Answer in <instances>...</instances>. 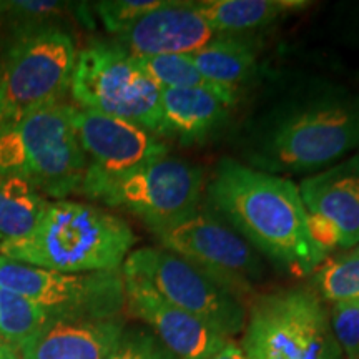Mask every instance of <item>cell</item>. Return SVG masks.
Listing matches in <instances>:
<instances>
[{
  "mask_svg": "<svg viewBox=\"0 0 359 359\" xmlns=\"http://www.w3.org/2000/svg\"><path fill=\"white\" fill-rule=\"evenodd\" d=\"M241 348L248 359H343L330 313L309 288L258 296L246 316Z\"/></svg>",
  "mask_w": 359,
  "mask_h": 359,
  "instance_id": "obj_5",
  "label": "cell"
},
{
  "mask_svg": "<svg viewBox=\"0 0 359 359\" xmlns=\"http://www.w3.org/2000/svg\"><path fill=\"white\" fill-rule=\"evenodd\" d=\"M125 331L116 316L52 318L24 348L22 359H107Z\"/></svg>",
  "mask_w": 359,
  "mask_h": 359,
  "instance_id": "obj_16",
  "label": "cell"
},
{
  "mask_svg": "<svg viewBox=\"0 0 359 359\" xmlns=\"http://www.w3.org/2000/svg\"><path fill=\"white\" fill-rule=\"evenodd\" d=\"M70 6L65 2H2L0 13L7 20H17L20 25V34L30 30L42 29L53 25L50 20L64 15L70 11Z\"/></svg>",
  "mask_w": 359,
  "mask_h": 359,
  "instance_id": "obj_24",
  "label": "cell"
},
{
  "mask_svg": "<svg viewBox=\"0 0 359 359\" xmlns=\"http://www.w3.org/2000/svg\"><path fill=\"white\" fill-rule=\"evenodd\" d=\"M0 359H22L20 349L0 338Z\"/></svg>",
  "mask_w": 359,
  "mask_h": 359,
  "instance_id": "obj_29",
  "label": "cell"
},
{
  "mask_svg": "<svg viewBox=\"0 0 359 359\" xmlns=\"http://www.w3.org/2000/svg\"><path fill=\"white\" fill-rule=\"evenodd\" d=\"M122 275L148 283L161 298L196 316L224 338L231 339L245 331L248 309L243 299L172 251L133 250L122 264Z\"/></svg>",
  "mask_w": 359,
  "mask_h": 359,
  "instance_id": "obj_9",
  "label": "cell"
},
{
  "mask_svg": "<svg viewBox=\"0 0 359 359\" xmlns=\"http://www.w3.org/2000/svg\"><path fill=\"white\" fill-rule=\"evenodd\" d=\"M351 35L359 42V6L354 7V17H353V30Z\"/></svg>",
  "mask_w": 359,
  "mask_h": 359,
  "instance_id": "obj_30",
  "label": "cell"
},
{
  "mask_svg": "<svg viewBox=\"0 0 359 359\" xmlns=\"http://www.w3.org/2000/svg\"><path fill=\"white\" fill-rule=\"evenodd\" d=\"M196 7L218 35H245L309 7L306 0H203Z\"/></svg>",
  "mask_w": 359,
  "mask_h": 359,
  "instance_id": "obj_19",
  "label": "cell"
},
{
  "mask_svg": "<svg viewBox=\"0 0 359 359\" xmlns=\"http://www.w3.org/2000/svg\"><path fill=\"white\" fill-rule=\"evenodd\" d=\"M201 190V170L167 155L93 188L85 198L125 210L155 235L198 212Z\"/></svg>",
  "mask_w": 359,
  "mask_h": 359,
  "instance_id": "obj_8",
  "label": "cell"
},
{
  "mask_svg": "<svg viewBox=\"0 0 359 359\" xmlns=\"http://www.w3.org/2000/svg\"><path fill=\"white\" fill-rule=\"evenodd\" d=\"M210 205L248 243L296 276H306L326 257L313 243L298 185L235 158H223L208 188Z\"/></svg>",
  "mask_w": 359,
  "mask_h": 359,
  "instance_id": "obj_1",
  "label": "cell"
},
{
  "mask_svg": "<svg viewBox=\"0 0 359 359\" xmlns=\"http://www.w3.org/2000/svg\"><path fill=\"white\" fill-rule=\"evenodd\" d=\"M85 170L72 103H57L0 125V178H20L45 198L64 200L80 193Z\"/></svg>",
  "mask_w": 359,
  "mask_h": 359,
  "instance_id": "obj_4",
  "label": "cell"
},
{
  "mask_svg": "<svg viewBox=\"0 0 359 359\" xmlns=\"http://www.w3.org/2000/svg\"><path fill=\"white\" fill-rule=\"evenodd\" d=\"M155 236L161 248L185 258L240 298L248 294L263 276L258 251L217 213L198 210L185 222Z\"/></svg>",
  "mask_w": 359,
  "mask_h": 359,
  "instance_id": "obj_11",
  "label": "cell"
},
{
  "mask_svg": "<svg viewBox=\"0 0 359 359\" xmlns=\"http://www.w3.org/2000/svg\"><path fill=\"white\" fill-rule=\"evenodd\" d=\"M298 190L309 236L326 258L359 245V155L309 175Z\"/></svg>",
  "mask_w": 359,
  "mask_h": 359,
  "instance_id": "obj_13",
  "label": "cell"
},
{
  "mask_svg": "<svg viewBox=\"0 0 359 359\" xmlns=\"http://www.w3.org/2000/svg\"><path fill=\"white\" fill-rule=\"evenodd\" d=\"M52 320L37 303L24 296L0 290V338L22 349Z\"/></svg>",
  "mask_w": 359,
  "mask_h": 359,
  "instance_id": "obj_22",
  "label": "cell"
},
{
  "mask_svg": "<svg viewBox=\"0 0 359 359\" xmlns=\"http://www.w3.org/2000/svg\"><path fill=\"white\" fill-rule=\"evenodd\" d=\"M161 4L163 0H105L95 4V11L107 32L120 35Z\"/></svg>",
  "mask_w": 359,
  "mask_h": 359,
  "instance_id": "obj_25",
  "label": "cell"
},
{
  "mask_svg": "<svg viewBox=\"0 0 359 359\" xmlns=\"http://www.w3.org/2000/svg\"><path fill=\"white\" fill-rule=\"evenodd\" d=\"M313 291L323 302L346 303L359 299V245L327 257L311 273Z\"/></svg>",
  "mask_w": 359,
  "mask_h": 359,
  "instance_id": "obj_21",
  "label": "cell"
},
{
  "mask_svg": "<svg viewBox=\"0 0 359 359\" xmlns=\"http://www.w3.org/2000/svg\"><path fill=\"white\" fill-rule=\"evenodd\" d=\"M143 72L151 79L160 90L168 88H215L219 92L224 90L215 87L201 77V74L191 62L190 55H158L137 58ZM230 93V92H226ZM233 95V93H231Z\"/></svg>",
  "mask_w": 359,
  "mask_h": 359,
  "instance_id": "obj_23",
  "label": "cell"
},
{
  "mask_svg": "<svg viewBox=\"0 0 359 359\" xmlns=\"http://www.w3.org/2000/svg\"><path fill=\"white\" fill-rule=\"evenodd\" d=\"M359 147V97L339 87L314 88L264 116L250 140V167L262 172L318 173Z\"/></svg>",
  "mask_w": 359,
  "mask_h": 359,
  "instance_id": "obj_2",
  "label": "cell"
},
{
  "mask_svg": "<svg viewBox=\"0 0 359 359\" xmlns=\"http://www.w3.org/2000/svg\"><path fill=\"white\" fill-rule=\"evenodd\" d=\"M77 53L72 35L57 25L19 34L0 69V125L62 103Z\"/></svg>",
  "mask_w": 359,
  "mask_h": 359,
  "instance_id": "obj_6",
  "label": "cell"
},
{
  "mask_svg": "<svg viewBox=\"0 0 359 359\" xmlns=\"http://www.w3.org/2000/svg\"><path fill=\"white\" fill-rule=\"evenodd\" d=\"M330 323L343 358L359 359V299L333 304Z\"/></svg>",
  "mask_w": 359,
  "mask_h": 359,
  "instance_id": "obj_26",
  "label": "cell"
},
{
  "mask_svg": "<svg viewBox=\"0 0 359 359\" xmlns=\"http://www.w3.org/2000/svg\"><path fill=\"white\" fill-rule=\"evenodd\" d=\"M0 290L37 303L52 318L98 314L116 316L125 303L122 269L60 273L0 257Z\"/></svg>",
  "mask_w": 359,
  "mask_h": 359,
  "instance_id": "obj_10",
  "label": "cell"
},
{
  "mask_svg": "<svg viewBox=\"0 0 359 359\" xmlns=\"http://www.w3.org/2000/svg\"><path fill=\"white\" fill-rule=\"evenodd\" d=\"M206 82L236 95L257 74V40L248 35H217L212 42L190 55Z\"/></svg>",
  "mask_w": 359,
  "mask_h": 359,
  "instance_id": "obj_18",
  "label": "cell"
},
{
  "mask_svg": "<svg viewBox=\"0 0 359 359\" xmlns=\"http://www.w3.org/2000/svg\"><path fill=\"white\" fill-rule=\"evenodd\" d=\"M123 286L130 311L151 327L160 343L177 359H210L228 339L196 316L161 298L148 283L123 276Z\"/></svg>",
  "mask_w": 359,
  "mask_h": 359,
  "instance_id": "obj_15",
  "label": "cell"
},
{
  "mask_svg": "<svg viewBox=\"0 0 359 359\" xmlns=\"http://www.w3.org/2000/svg\"><path fill=\"white\" fill-rule=\"evenodd\" d=\"M236 95L215 88L161 90V138H173L190 147L203 143L222 128Z\"/></svg>",
  "mask_w": 359,
  "mask_h": 359,
  "instance_id": "obj_17",
  "label": "cell"
},
{
  "mask_svg": "<svg viewBox=\"0 0 359 359\" xmlns=\"http://www.w3.org/2000/svg\"><path fill=\"white\" fill-rule=\"evenodd\" d=\"M210 359H248V356H246L241 344L235 343L233 339H226L223 346Z\"/></svg>",
  "mask_w": 359,
  "mask_h": 359,
  "instance_id": "obj_28",
  "label": "cell"
},
{
  "mask_svg": "<svg viewBox=\"0 0 359 359\" xmlns=\"http://www.w3.org/2000/svg\"><path fill=\"white\" fill-rule=\"evenodd\" d=\"M48 205L50 201L24 180L0 178V243L30 235Z\"/></svg>",
  "mask_w": 359,
  "mask_h": 359,
  "instance_id": "obj_20",
  "label": "cell"
},
{
  "mask_svg": "<svg viewBox=\"0 0 359 359\" xmlns=\"http://www.w3.org/2000/svg\"><path fill=\"white\" fill-rule=\"evenodd\" d=\"M72 122L87 160L80 188L83 196L110 180L168 155L165 138L140 125L75 105H72Z\"/></svg>",
  "mask_w": 359,
  "mask_h": 359,
  "instance_id": "obj_12",
  "label": "cell"
},
{
  "mask_svg": "<svg viewBox=\"0 0 359 359\" xmlns=\"http://www.w3.org/2000/svg\"><path fill=\"white\" fill-rule=\"evenodd\" d=\"M70 93L79 109L140 125L160 137L161 90L116 43L93 42L77 53Z\"/></svg>",
  "mask_w": 359,
  "mask_h": 359,
  "instance_id": "obj_7",
  "label": "cell"
},
{
  "mask_svg": "<svg viewBox=\"0 0 359 359\" xmlns=\"http://www.w3.org/2000/svg\"><path fill=\"white\" fill-rule=\"evenodd\" d=\"M137 241L123 218L80 201H50L37 228L0 243V257L60 273L120 271Z\"/></svg>",
  "mask_w": 359,
  "mask_h": 359,
  "instance_id": "obj_3",
  "label": "cell"
},
{
  "mask_svg": "<svg viewBox=\"0 0 359 359\" xmlns=\"http://www.w3.org/2000/svg\"><path fill=\"white\" fill-rule=\"evenodd\" d=\"M196 2L163 0L160 7L116 35V45L135 58L191 55L217 37Z\"/></svg>",
  "mask_w": 359,
  "mask_h": 359,
  "instance_id": "obj_14",
  "label": "cell"
},
{
  "mask_svg": "<svg viewBox=\"0 0 359 359\" xmlns=\"http://www.w3.org/2000/svg\"><path fill=\"white\" fill-rule=\"evenodd\" d=\"M107 359H177L154 333L147 331H123L114 351Z\"/></svg>",
  "mask_w": 359,
  "mask_h": 359,
  "instance_id": "obj_27",
  "label": "cell"
}]
</instances>
